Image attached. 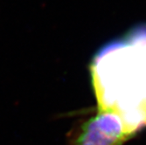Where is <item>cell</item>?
<instances>
[{
    "label": "cell",
    "instance_id": "6da1fadb",
    "mask_svg": "<svg viewBox=\"0 0 146 145\" xmlns=\"http://www.w3.org/2000/svg\"><path fill=\"white\" fill-rule=\"evenodd\" d=\"M137 132L113 109H98L97 113L74 129L69 145H123Z\"/></svg>",
    "mask_w": 146,
    "mask_h": 145
}]
</instances>
